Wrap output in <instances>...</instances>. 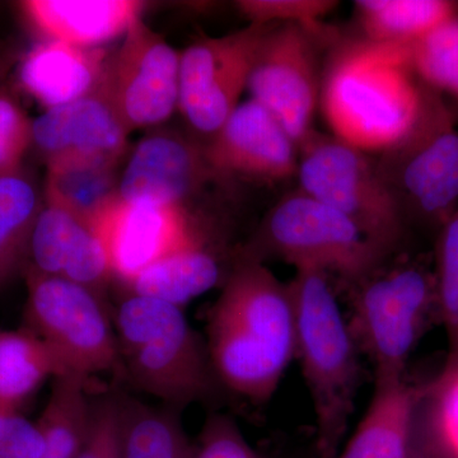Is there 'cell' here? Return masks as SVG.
<instances>
[{"instance_id": "obj_1", "label": "cell", "mask_w": 458, "mask_h": 458, "mask_svg": "<svg viewBox=\"0 0 458 458\" xmlns=\"http://www.w3.org/2000/svg\"><path fill=\"white\" fill-rule=\"evenodd\" d=\"M207 346L223 387L267 403L295 354L288 284L262 262L238 258L209 313Z\"/></svg>"}, {"instance_id": "obj_2", "label": "cell", "mask_w": 458, "mask_h": 458, "mask_svg": "<svg viewBox=\"0 0 458 458\" xmlns=\"http://www.w3.org/2000/svg\"><path fill=\"white\" fill-rule=\"evenodd\" d=\"M411 47L366 38L336 47L322 71L319 96L333 137L369 155L408 134L423 105Z\"/></svg>"}, {"instance_id": "obj_3", "label": "cell", "mask_w": 458, "mask_h": 458, "mask_svg": "<svg viewBox=\"0 0 458 458\" xmlns=\"http://www.w3.org/2000/svg\"><path fill=\"white\" fill-rule=\"evenodd\" d=\"M113 318L123 381L177 410L216 399L223 386L182 309L123 294Z\"/></svg>"}, {"instance_id": "obj_4", "label": "cell", "mask_w": 458, "mask_h": 458, "mask_svg": "<svg viewBox=\"0 0 458 458\" xmlns=\"http://www.w3.org/2000/svg\"><path fill=\"white\" fill-rule=\"evenodd\" d=\"M288 289L294 312V357L311 396L318 448L321 458H333L354 412L360 352L327 274L297 270Z\"/></svg>"}, {"instance_id": "obj_5", "label": "cell", "mask_w": 458, "mask_h": 458, "mask_svg": "<svg viewBox=\"0 0 458 458\" xmlns=\"http://www.w3.org/2000/svg\"><path fill=\"white\" fill-rule=\"evenodd\" d=\"M376 165L406 225L438 234L458 208V129L439 90L423 83L417 122Z\"/></svg>"}, {"instance_id": "obj_6", "label": "cell", "mask_w": 458, "mask_h": 458, "mask_svg": "<svg viewBox=\"0 0 458 458\" xmlns=\"http://www.w3.org/2000/svg\"><path fill=\"white\" fill-rule=\"evenodd\" d=\"M379 267L352 285L348 319L358 351L372 363L375 381L405 377L410 355L439 322L434 271L419 261Z\"/></svg>"}, {"instance_id": "obj_7", "label": "cell", "mask_w": 458, "mask_h": 458, "mask_svg": "<svg viewBox=\"0 0 458 458\" xmlns=\"http://www.w3.org/2000/svg\"><path fill=\"white\" fill-rule=\"evenodd\" d=\"M276 258L295 270H319L354 285L381 267V254L348 218L300 191L283 198L262 221L240 259Z\"/></svg>"}, {"instance_id": "obj_8", "label": "cell", "mask_w": 458, "mask_h": 458, "mask_svg": "<svg viewBox=\"0 0 458 458\" xmlns=\"http://www.w3.org/2000/svg\"><path fill=\"white\" fill-rule=\"evenodd\" d=\"M298 152L301 190L343 214L386 258L394 251L408 225L376 162L315 131Z\"/></svg>"}, {"instance_id": "obj_9", "label": "cell", "mask_w": 458, "mask_h": 458, "mask_svg": "<svg viewBox=\"0 0 458 458\" xmlns=\"http://www.w3.org/2000/svg\"><path fill=\"white\" fill-rule=\"evenodd\" d=\"M25 327L75 375L110 372L122 378L113 309L105 295L62 276L26 267Z\"/></svg>"}, {"instance_id": "obj_10", "label": "cell", "mask_w": 458, "mask_h": 458, "mask_svg": "<svg viewBox=\"0 0 458 458\" xmlns=\"http://www.w3.org/2000/svg\"><path fill=\"white\" fill-rule=\"evenodd\" d=\"M321 25H273L256 55L247 89L300 147L313 131L321 96Z\"/></svg>"}, {"instance_id": "obj_11", "label": "cell", "mask_w": 458, "mask_h": 458, "mask_svg": "<svg viewBox=\"0 0 458 458\" xmlns=\"http://www.w3.org/2000/svg\"><path fill=\"white\" fill-rule=\"evenodd\" d=\"M270 26L249 25L222 38H205L181 54L179 110L207 140L233 114L249 84Z\"/></svg>"}, {"instance_id": "obj_12", "label": "cell", "mask_w": 458, "mask_h": 458, "mask_svg": "<svg viewBox=\"0 0 458 458\" xmlns=\"http://www.w3.org/2000/svg\"><path fill=\"white\" fill-rule=\"evenodd\" d=\"M181 54L138 18L108 56L104 83L129 131L156 129L179 108Z\"/></svg>"}, {"instance_id": "obj_13", "label": "cell", "mask_w": 458, "mask_h": 458, "mask_svg": "<svg viewBox=\"0 0 458 458\" xmlns=\"http://www.w3.org/2000/svg\"><path fill=\"white\" fill-rule=\"evenodd\" d=\"M106 249L113 282L125 286L155 262L208 242L189 207L113 201L90 223Z\"/></svg>"}, {"instance_id": "obj_14", "label": "cell", "mask_w": 458, "mask_h": 458, "mask_svg": "<svg viewBox=\"0 0 458 458\" xmlns=\"http://www.w3.org/2000/svg\"><path fill=\"white\" fill-rule=\"evenodd\" d=\"M216 181L225 180L208 161L204 143L159 126L135 144L122 171L119 199L189 207L192 198Z\"/></svg>"}, {"instance_id": "obj_15", "label": "cell", "mask_w": 458, "mask_h": 458, "mask_svg": "<svg viewBox=\"0 0 458 458\" xmlns=\"http://www.w3.org/2000/svg\"><path fill=\"white\" fill-rule=\"evenodd\" d=\"M204 144L208 161L223 180L278 182L297 174V144L273 114L252 98L238 105Z\"/></svg>"}, {"instance_id": "obj_16", "label": "cell", "mask_w": 458, "mask_h": 458, "mask_svg": "<svg viewBox=\"0 0 458 458\" xmlns=\"http://www.w3.org/2000/svg\"><path fill=\"white\" fill-rule=\"evenodd\" d=\"M129 135L102 80L89 95L33 120L31 148L47 165L68 159L122 162Z\"/></svg>"}, {"instance_id": "obj_17", "label": "cell", "mask_w": 458, "mask_h": 458, "mask_svg": "<svg viewBox=\"0 0 458 458\" xmlns=\"http://www.w3.org/2000/svg\"><path fill=\"white\" fill-rule=\"evenodd\" d=\"M27 267L105 297L113 282L106 249L92 225L45 201L33 225Z\"/></svg>"}, {"instance_id": "obj_18", "label": "cell", "mask_w": 458, "mask_h": 458, "mask_svg": "<svg viewBox=\"0 0 458 458\" xmlns=\"http://www.w3.org/2000/svg\"><path fill=\"white\" fill-rule=\"evenodd\" d=\"M146 7L137 0H26L20 3L27 25L41 41L78 47H104L125 35Z\"/></svg>"}, {"instance_id": "obj_19", "label": "cell", "mask_w": 458, "mask_h": 458, "mask_svg": "<svg viewBox=\"0 0 458 458\" xmlns=\"http://www.w3.org/2000/svg\"><path fill=\"white\" fill-rule=\"evenodd\" d=\"M110 53L105 47L40 41L21 60V86L45 110L89 95L104 80Z\"/></svg>"}, {"instance_id": "obj_20", "label": "cell", "mask_w": 458, "mask_h": 458, "mask_svg": "<svg viewBox=\"0 0 458 458\" xmlns=\"http://www.w3.org/2000/svg\"><path fill=\"white\" fill-rule=\"evenodd\" d=\"M426 386H411L405 377L377 379L369 409L333 458H412V430Z\"/></svg>"}, {"instance_id": "obj_21", "label": "cell", "mask_w": 458, "mask_h": 458, "mask_svg": "<svg viewBox=\"0 0 458 458\" xmlns=\"http://www.w3.org/2000/svg\"><path fill=\"white\" fill-rule=\"evenodd\" d=\"M225 278L221 261L205 242L155 262L123 288V294L153 298L183 309Z\"/></svg>"}, {"instance_id": "obj_22", "label": "cell", "mask_w": 458, "mask_h": 458, "mask_svg": "<svg viewBox=\"0 0 458 458\" xmlns=\"http://www.w3.org/2000/svg\"><path fill=\"white\" fill-rule=\"evenodd\" d=\"M122 162L68 159L47 165L44 201L87 223L119 198Z\"/></svg>"}, {"instance_id": "obj_23", "label": "cell", "mask_w": 458, "mask_h": 458, "mask_svg": "<svg viewBox=\"0 0 458 458\" xmlns=\"http://www.w3.org/2000/svg\"><path fill=\"white\" fill-rule=\"evenodd\" d=\"M71 373L65 361L29 328L0 330V406L21 410L47 379Z\"/></svg>"}, {"instance_id": "obj_24", "label": "cell", "mask_w": 458, "mask_h": 458, "mask_svg": "<svg viewBox=\"0 0 458 458\" xmlns=\"http://www.w3.org/2000/svg\"><path fill=\"white\" fill-rule=\"evenodd\" d=\"M44 195L25 168L0 174V291L29 265L30 240Z\"/></svg>"}, {"instance_id": "obj_25", "label": "cell", "mask_w": 458, "mask_h": 458, "mask_svg": "<svg viewBox=\"0 0 458 458\" xmlns=\"http://www.w3.org/2000/svg\"><path fill=\"white\" fill-rule=\"evenodd\" d=\"M355 7L367 38L382 44L414 45L457 20V5L447 0H360Z\"/></svg>"}, {"instance_id": "obj_26", "label": "cell", "mask_w": 458, "mask_h": 458, "mask_svg": "<svg viewBox=\"0 0 458 458\" xmlns=\"http://www.w3.org/2000/svg\"><path fill=\"white\" fill-rule=\"evenodd\" d=\"M87 381L73 373L53 379L49 400L36 421L47 445L42 458H75L80 454L92 412Z\"/></svg>"}, {"instance_id": "obj_27", "label": "cell", "mask_w": 458, "mask_h": 458, "mask_svg": "<svg viewBox=\"0 0 458 458\" xmlns=\"http://www.w3.org/2000/svg\"><path fill=\"white\" fill-rule=\"evenodd\" d=\"M177 409L150 408L125 397L123 458H194Z\"/></svg>"}, {"instance_id": "obj_28", "label": "cell", "mask_w": 458, "mask_h": 458, "mask_svg": "<svg viewBox=\"0 0 458 458\" xmlns=\"http://www.w3.org/2000/svg\"><path fill=\"white\" fill-rule=\"evenodd\" d=\"M434 276L439 322L447 337L445 366L429 384L439 386L458 373V208L437 234Z\"/></svg>"}, {"instance_id": "obj_29", "label": "cell", "mask_w": 458, "mask_h": 458, "mask_svg": "<svg viewBox=\"0 0 458 458\" xmlns=\"http://www.w3.org/2000/svg\"><path fill=\"white\" fill-rule=\"evenodd\" d=\"M411 60L421 82L454 95L458 89V18L415 42Z\"/></svg>"}, {"instance_id": "obj_30", "label": "cell", "mask_w": 458, "mask_h": 458, "mask_svg": "<svg viewBox=\"0 0 458 458\" xmlns=\"http://www.w3.org/2000/svg\"><path fill=\"white\" fill-rule=\"evenodd\" d=\"M125 396L107 394L92 400L89 433L75 458H123Z\"/></svg>"}, {"instance_id": "obj_31", "label": "cell", "mask_w": 458, "mask_h": 458, "mask_svg": "<svg viewBox=\"0 0 458 458\" xmlns=\"http://www.w3.org/2000/svg\"><path fill=\"white\" fill-rule=\"evenodd\" d=\"M331 0H240L234 3L250 25L270 26L283 23L319 25V20L336 7Z\"/></svg>"}, {"instance_id": "obj_32", "label": "cell", "mask_w": 458, "mask_h": 458, "mask_svg": "<svg viewBox=\"0 0 458 458\" xmlns=\"http://www.w3.org/2000/svg\"><path fill=\"white\" fill-rule=\"evenodd\" d=\"M32 123L14 93L0 86V174L22 168L32 147Z\"/></svg>"}, {"instance_id": "obj_33", "label": "cell", "mask_w": 458, "mask_h": 458, "mask_svg": "<svg viewBox=\"0 0 458 458\" xmlns=\"http://www.w3.org/2000/svg\"><path fill=\"white\" fill-rule=\"evenodd\" d=\"M430 401V429L434 454L441 458H458V373L439 386L426 385Z\"/></svg>"}, {"instance_id": "obj_34", "label": "cell", "mask_w": 458, "mask_h": 458, "mask_svg": "<svg viewBox=\"0 0 458 458\" xmlns=\"http://www.w3.org/2000/svg\"><path fill=\"white\" fill-rule=\"evenodd\" d=\"M47 445L38 424L21 410L0 406V458H42Z\"/></svg>"}, {"instance_id": "obj_35", "label": "cell", "mask_w": 458, "mask_h": 458, "mask_svg": "<svg viewBox=\"0 0 458 458\" xmlns=\"http://www.w3.org/2000/svg\"><path fill=\"white\" fill-rule=\"evenodd\" d=\"M194 458H259L228 418L216 415L205 424Z\"/></svg>"}, {"instance_id": "obj_36", "label": "cell", "mask_w": 458, "mask_h": 458, "mask_svg": "<svg viewBox=\"0 0 458 458\" xmlns=\"http://www.w3.org/2000/svg\"><path fill=\"white\" fill-rule=\"evenodd\" d=\"M12 64H13V57H12L11 51L4 44L0 42V86L4 84L5 75H7Z\"/></svg>"}, {"instance_id": "obj_37", "label": "cell", "mask_w": 458, "mask_h": 458, "mask_svg": "<svg viewBox=\"0 0 458 458\" xmlns=\"http://www.w3.org/2000/svg\"><path fill=\"white\" fill-rule=\"evenodd\" d=\"M420 458H438V457L434 456V454H424V456H421Z\"/></svg>"}, {"instance_id": "obj_38", "label": "cell", "mask_w": 458, "mask_h": 458, "mask_svg": "<svg viewBox=\"0 0 458 458\" xmlns=\"http://www.w3.org/2000/svg\"><path fill=\"white\" fill-rule=\"evenodd\" d=\"M454 95L457 96V98H458V89L456 90H454Z\"/></svg>"}]
</instances>
